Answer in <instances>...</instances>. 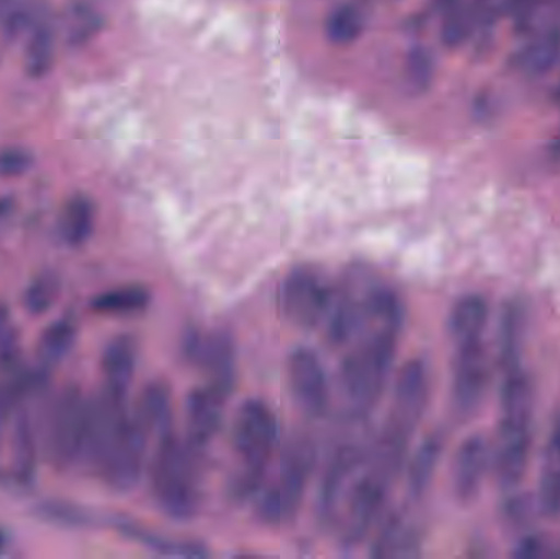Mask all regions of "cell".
Wrapping results in <instances>:
<instances>
[{"label": "cell", "instance_id": "obj_16", "mask_svg": "<svg viewBox=\"0 0 560 559\" xmlns=\"http://www.w3.org/2000/svg\"><path fill=\"white\" fill-rule=\"evenodd\" d=\"M420 537L417 528L404 515H390L372 541L371 557L415 558L420 555Z\"/></svg>", "mask_w": 560, "mask_h": 559}, {"label": "cell", "instance_id": "obj_22", "mask_svg": "<svg viewBox=\"0 0 560 559\" xmlns=\"http://www.w3.org/2000/svg\"><path fill=\"white\" fill-rule=\"evenodd\" d=\"M441 452H443V442L438 436L424 440L420 449L415 452L408 468V491L413 498H421L427 492L440 463Z\"/></svg>", "mask_w": 560, "mask_h": 559}, {"label": "cell", "instance_id": "obj_26", "mask_svg": "<svg viewBox=\"0 0 560 559\" xmlns=\"http://www.w3.org/2000/svg\"><path fill=\"white\" fill-rule=\"evenodd\" d=\"M118 531L127 535L131 540L140 541L144 547L153 550L154 554L163 555V557L173 558H200L206 557V550L200 545L186 544V541L167 540V538L160 537V535L150 534L144 528L137 527V525L120 522Z\"/></svg>", "mask_w": 560, "mask_h": 559}, {"label": "cell", "instance_id": "obj_11", "mask_svg": "<svg viewBox=\"0 0 560 559\" xmlns=\"http://www.w3.org/2000/svg\"><path fill=\"white\" fill-rule=\"evenodd\" d=\"M184 353L189 363L202 371L207 384L230 396L235 380V348L229 335L222 331H189L184 341Z\"/></svg>", "mask_w": 560, "mask_h": 559}, {"label": "cell", "instance_id": "obj_12", "mask_svg": "<svg viewBox=\"0 0 560 559\" xmlns=\"http://www.w3.org/2000/svg\"><path fill=\"white\" fill-rule=\"evenodd\" d=\"M290 389L296 406L310 417H322L329 406V383L315 351L296 348L287 363Z\"/></svg>", "mask_w": 560, "mask_h": 559}, {"label": "cell", "instance_id": "obj_1", "mask_svg": "<svg viewBox=\"0 0 560 559\" xmlns=\"http://www.w3.org/2000/svg\"><path fill=\"white\" fill-rule=\"evenodd\" d=\"M404 325L400 299L382 284L364 286L358 327L349 338L341 368V384L349 404L359 412L374 409L387 386L398 337Z\"/></svg>", "mask_w": 560, "mask_h": 559}, {"label": "cell", "instance_id": "obj_25", "mask_svg": "<svg viewBox=\"0 0 560 559\" xmlns=\"http://www.w3.org/2000/svg\"><path fill=\"white\" fill-rule=\"evenodd\" d=\"M52 56H55V35L51 26L43 19L30 30L25 46V71L32 78H42L51 68Z\"/></svg>", "mask_w": 560, "mask_h": 559}, {"label": "cell", "instance_id": "obj_21", "mask_svg": "<svg viewBox=\"0 0 560 559\" xmlns=\"http://www.w3.org/2000/svg\"><path fill=\"white\" fill-rule=\"evenodd\" d=\"M102 26H104V20L101 13L82 0L72 2L62 13V28L69 45H85L101 32Z\"/></svg>", "mask_w": 560, "mask_h": 559}, {"label": "cell", "instance_id": "obj_35", "mask_svg": "<svg viewBox=\"0 0 560 559\" xmlns=\"http://www.w3.org/2000/svg\"><path fill=\"white\" fill-rule=\"evenodd\" d=\"M0 548H2V537H0Z\"/></svg>", "mask_w": 560, "mask_h": 559}, {"label": "cell", "instance_id": "obj_14", "mask_svg": "<svg viewBox=\"0 0 560 559\" xmlns=\"http://www.w3.org/2000/svg\"><path fill=\"white\" fill-rule=\"evenodd\" d=\"M489 442L482 435H470L460 443L454 456L451 482L460 502H470L479 496L490 468Z\"/></svg>", "mask_w": 560, "mask_h": 559}, {"label": "cell", "instance_id": "obj_15", "mask_svg": "<svg viewBox=\"0 0 560 559\" xmlns=\"http://www.w3.org/2000/svg\"><path fill=\"white\" fill-rule=\"evenodd\" d=\"M138 347L130 335H117L102 353L105 393L127 399L128 389L137 373Z\"/></svg>", "mask_w": 560, "mask_h": 559}, {"label": "cell", "instance_id": "obj_17", "mask_svg": "<svg viewBox=\"0 0 560 559\" xmlns=\"http://www.w3.org/2000/svg\"><path fill=\"white\" fill-rule=\"evenodd\" d=\"M489 314V302L482 295L467 294L460 298L451 308L447 318V330L453 343L486 337Z\"/></svg>", "mask_w": 560, "mask_h": 559}, {"label": "cell", "instance_id": "obj_8", "mask_svg": "<svg viewBox=\"0 0 560 559\" xmlns=\"http://www.w3.org/2000/svg\"><path fill=\"white\" fill-rule=\"evenodd\" d=\"M430 397V376L423 361L411 360L401 368L395 381L390 410L382 436L407 446L423 419Z\"/></svg>", "mask_w": 560, "mask_h": 559}, {"label": "cell", "instance_id": "obj_28", "mask_svg": "<svg viewBox=\"0 0 560 559\" xmlns=\"http://www.w3.org/2000/svg\"><path fill=\"white\" fill-rule=\"evenodd\" d=\"M59 279L55 272H42L28 286L23 298L26 311L33 315H42L51 308L59 295Z\"/></svg>", "mask_w": 560, "mask_h": 559}, {"label": "cell", "instance_id": "obj_23", "mask_svg": "<svg viewBox=\"0 0 560 559\" xmlns=\"http://www.w3.org/2000/svg\"><path fill=\"white\" fill-rule=\"evenodd\" d=\"M74 322L61 321L52 322L38 341V358L46 368L58 366L66 360L75 343Z\"/></svg>", "mask_w": 560, "mask_h": 559}, {"label": "cell", "instance_id": "obj_31", "mask_svg": "<svg viewBox=\"0 0 560 559\" xmlns=\"http://www.w3.org/2000/svg\"><path fill=\"white\" fill-rule=\"evenodd\" d=\"M32 156L22 148H5L0 151V177H16L32 166Z\"/></svg>", "mask_w": 560, "mask_h": 559}, {"label": "cell", "instance_id": "obj_34", "mask_svg": "<svg viewBox=\"0 0 560 559\" xmlns=\"http://www.w3.org/2000/svg\"><path fill=\"white\" fill-rule=\"evenodd\" d=\"M16 400H19V391L15 386H0V430Z\"/></svg>", "mask_w": 560, "mask_h": 559}, {"label": "cell", "instance_id": "obj_20", "mask_svg": "<svg viewBox=\"0 0 560 559\" xmlns=\"http://www.w3.org/2000/svg\"><path fill=\"white\" fill-rule=\"evenodd\" d=\"M151 294L147 288L138 284L120 286L95 295L91 302L92 312L101 315H133L148 308Z\"/></svg>", "mask_w": 560, "mask_h": 559}, {"label": "cell", "instance_id": "obj_27", "mask_svg": "<svg viewBox=\"0 0 560 559\" xmlns=\"http://www.w3.org/2000/svg\"><path fill=\"white\" fill-rule=\"evenodd\" d=\"M42 20L39 0H0V25L9 35L15 36L32 30Z\"/></svg>", "mask_w": 560, "mask_h": 559}, {"label": "cell", "instance_id": "obj_2", "mask_svg": "<svg viewBox=\"0 0 560 559\" xmlns=\"http://www.w3.org/2000/svg\"><path fill=\"white\" fill-rule=\"evenodd\" d=\"M500 370V423L493 466L500 486L512 489L525 476L532 455L535 391L522 360L503 361Z\"/></svg>", "mask_w": 560, "mask_h": 559}, {"label": "cell", "instance_id": "obj_29", "mask_svg": "<svg viewBox=\"0 0 560 559\" xmlns=\"http://www.w3.org/2000/svg\"><path fill=\"white\" fill-rule=\"evenodd\" d=\"M539 485V508L546 515L560 514V456H548Z\"/></svg>", "mask_w": 560, "mask_h": 559}, {"label": "cell", "instance_id": "obj_9", "mask_svg": "<svg viewBox=\"0 0 560 559\" xmlns=\"http://www.w3.org/2000/svg\"><path fill=\"white\" fill-rule=\"evenodd\" d=\"M332 299L335 289L315 269H293L279 288L280 312L302 330H313L326 321Z\"/></svg>", "mask_w": 560, "mask_h": 559}, {"label": "cell", "instance_id": "obj_18", "mask_svg": "<svg viewBox=\"0 0 560 559\" xmlns=\"http://www.w3.org/2000/svg\"><path fill=\"white\" fill-rule=\"evenodd\" d=\"M144 432L150 436L174 429L171 394L164 384H151L141 394L140 403L133 414Z\"/></svg>", "mask_w": 560, "mask_h": 559}, {"label": "cell", "instance_id": "obj_30", "mask_svg": "<svg viewBox=\"0 0 560 559\" xmlns=\"http://www.w3.org/2000/svg\"><path fill=\"white\" fill-rule=\"evenodd\" d=\"M39 512L43 517L49 519L52 522H59L62 525H74V527H82L92 522L91 515L84 509L75 508L71 504H62V502H48V504L39 505Z\"/></svg>", "mask_w": 560, "mask_h": 559}, {"label": "cell", "instance_id": "obj_19", "mask_svg": "<svg viewBox=\"0 0 560 559\" xmlns=\"http://www.w3.org/2000/svg\"><path fill=\"white\" fill-rule=\"evenodd\" d=\"M95 207L84 194H75L66 202L59 220V232L66 245L81 246L94 232Z\"/></svg>", "mask_w": 560, "mask_h": 559}, {"label": "cell", "instance_id": "obj_3", "mask_svg": "<svg viewBox=\"0 0 560 559\" xmlns=\"http://www.w3.org/2000/svg\"><path fill=\"white\" fill-rule=\"evenodd\" d=\"M150 463L151 492L161 511L174 521H190L200 508L196 455L174 429L154 436Z\"/></svg>", "mask_w": 560, "mask_h": 559}, {"label": "cell", "instance_id": "obj_32", "mask_svg": "<svg viewBox=\"0 0 560 559\" xmlns=\"http://www.w3.org/2000/svg\"><path fill=\"white\" fill-rule=\"evenodd\" d=\"M430 68L431 65L428 61L427 53L417 49V51L411 53L410 61H408V81L417 85V88H423L424 82H428V79H430Z\"/></svg>", "mask_w": 560, "mask_h": 559}, {"label": "cell", "instance_id": "obj_4", "mask_svg": "<svg viewBox=\"0 0 560 559\" xmlns=\"http://www.w3.org/2000/svg\"><path fill=\"white\" fill-rule=\"evenodd\" d=\"M278 442L279 422L275 410L265 400H246L233 422V450L238 459L233 492L240 499L261 491Z\"/></svg>", "mask_w": 560, "mask_h": 559}, {"label": "cell", "instance_id": "obj_24", "mask_svg": "<svg viewBox=\"0 0 560 559\" xmlns=\"http://www.w3.org/2000/svg\"><path fill=\"white\" fill-rule=\"evenodd\" d=\"M364 28V10L358 3H341L329 13L326 20V36L332 45H351L359 39Z\"/></svg>", "mask_w": 560, "mask_h": 559}, {"label": "cell", "instance_id": "obj_33", "mask_svg": "<svg viewBox=\"0 0 560 559\" xmlns=\"http://www.w3.org/2000/svg\"><path fill=\"white\" fill-rule=\"evenodd\" d=\"M15 341V334H13V327H10L9 317L5 312H0V358L13 357Z\"/></svg>", "mask_w": 560, "mask_h": 559}, {"label": "cell", "instance_id": "obj_7", "mask_svg": "<svg viewBox=\"0 0 560 559\" xmlns=\"http://www.w3.org/2000/svg\"><path fill=\"white\" fill-rule=\"evenodd\" d=\"M91 403L81 391L69 387L49 410L48 446L56 465L68 468L79 458H85L88 449Z\"/></svg>", "mask_w": 560, "mask_h": 559}, {"label": "cell", "instance_id": "obj_10", "mask_svg": "<svg viewBox=\"0 0 560 559\" xmlns=\"http://www.w3.org/2000/svg\"><path fill=\"white\" fill-rule=\"evenodd\" d=\"M451 397L457 412L467 416L482 403L489 384V357L483 337L454 343Z\"/></svg>", "mask_w": 560, "mask_h": 559}, {"label": "cell", "instance_id": "obj_5", "mask_svg": "<svg viewBox=\"0 0 560 559\" xmlns=\"http://www.w3.org/2000/svg\"><path fill=\"white\" fill-rule=\"evenodd\" d=\"M315 466V449L308 440H295L282 453L278 469L268 476L259 491L256 514L272 527L295 519L305 498L306 486Z\"/></svg>", "mask_w": 560, "mask_h": 559}, {"label": "cell", "instance_id": "obj_6", "mask_svg": "<svg viewBox=\"0 0 560 559\" xmlns=\"http://www.w3.org/2000/svg\"><path fill=\"white\" fill-rule=\"evenodd\" d=\"M394 476V473L382 468L371 458L368 462L364 459L362 473H359V476H352L351 485L348 486L346 496L342 498L345 505L342 508L339 505L336 514L339 519V537L342 544L354 547L368 537L372 525L377 521L387 502L388 489Z\"/></svg>", "mask_w": 560, "mask_h": 559}, {"label": "cell", "instance_id": "obj_13", "mask_svg": "<svg viewBox=\"0 0 560 559\" xmlns=\"http://www.w3.org/2000/svg\"><path fill=\"white\" fill-rule=\"evenodd\" d=\"M229 394L210 384L190 391L186 404L187 445L194 453L210 445L223 422V406Z\"/></svg>", "mask_w": 560, "mask_h": 559}]
</instances>
